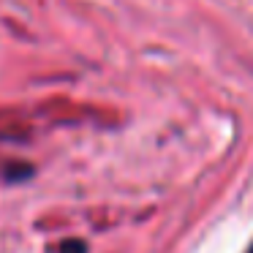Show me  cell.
Instances as JSON below:
<instances>
[{"label":"cell","mask_w":253,"mask_h":253,"mask_svg":"<svg viewBox=\"0 0 253 253\" xmlns=\"http://www.w3.org/2000/svg\"><path fill=\"white\" fill-rule=\"evenodd\" d=\"M60 253H84V242L79 240H68L60 245Z\"/></svg>","instance_id":"obj_1"},{"label":"cell","mask_w":253,"mask_h":253,"mask_svg":"<svg viewBox=\"0 0 253 253\" xmlns=\"http://www.w3.org/2000/svg\"><path fill=\"white\" fill-rule=\"evenodd\" d=\"M248 253H253V245H251V251H248Z\"/></svg>","instance_id":"obj_2"}]
</instances>
